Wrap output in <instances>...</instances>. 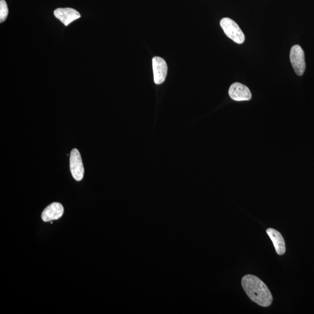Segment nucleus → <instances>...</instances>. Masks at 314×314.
Instances as JSON below:
<instances>
[{"label": "nucleus", "instance_id": "f257e3e1", "mask_svg": "<svg viewBox=\"0 0 314 314\" xmlns=\"http://www.w3.org/2000/svg\"><path fill=\"white\" fill-rule=\"evenodd\" d=\"M242 285L245 293L253 302L263 307L272 304L273 296L269 289L258 277L250 274L243 276Z\"/></svg>", "mask_w": 314, "mask_h": 314}, {"label": "nucleus", "instance_id": "f03ea898", "mask_svg": "<svg viewBox=\"0 0 314 314\" xmlns=\"http://www.w3.org/2000/svg\"><path fill=\"white\" fill-rule=\"evenodd\" d=\"M220 25L225 35L238 44H242L245 36L238 24L229 18H224L220 22Z\"/></svg>", "mask_w": 314, "mask_h": 314}, {"label": "nucleus", "instance_id": "7ed1b4c3", "mask_svg": "<svg viewBox=\"0 0 314 314\" xmlns=\"http://www.w3.org/2000/svg\"><path fill=\"white\" fill-rule=\"evenodd\" d=\"M290 60L295 73L298 76H302L306 70V64L304 52L299 45H295L292 47Z\"/></svg>", "mask_w": 314, "mask_h": 314}, {"label": "nucleus", "instance_id": "20e7f679", "mask_svg": "<svg viewBox=\"0 0 314 314\" xmlns=\"http://www.w3.org/2000/svg\"><path fill=\"white\" fill-rule=\"evenodd\" d=\"M70 170L72 177L77 181H81L84 176L85 169L79 150L74 149L70 155Z\"/></svg>", "mask_w": 314, "mask_h": 314}, {"label": "nucleus", "instance_id": "39448f33", "mask_svg": "<svg viewBox=\"0 0 314 314\" xmlns=\"http://www.w3.org/2000/svg\"><path fill=\"white\" fill-rule=\"evenodd\" d=\"M152 62L154 81L156 84L161 85L164 83L167 76V64L163 58L159 57H154Z\"/></svg>", "mask_w": 314, "mask_h": 314}, {"label": "nucleus", "instance_id": "423d86ee", "mask_svg": "<svg viewBox=\"0 0 314 314\" xmlns=\"http://www.w3.org/2000/svg\"><path fill=\"white\" fill-rule=\"evenodd\" d=\"M229 95L232 100L236 101H249L252 98L250 89L240 83H235L230 86Z\"/></svg>", "mask_w": 314, "mask_h": 314}, {"label": "nucleus", "instance_id": "0eeeda50", "mask_svg": "<svg viewBox=\"0 0 314 314\" xmlns=\"http://www.w3.org/2000/svg\"><path fill=\"white\" fill-rule=\"evenodd\" d=\"M54 14L55 18L59 20L66 26L81 17L78 11L71 8H58L54 11Z\"/></svg>", "mask_w": 314, "mask_h": 314}, {"label": "nucleus", "instance_id": "6e6552de", "mask_svg": "<svg viewBox=\"0 0 314 314\" xmlns=\"http://www.w3.org/2000/svg\"><path fill=\"white\" fill-rule=\"evenodd\" d=\"M64 212L62 204L59 202H53L45 209L42 212V218L45 222L57 220L63 216Z\"/></svg>", "mask_w": 314, "mask_h": 314}, {"label": "nucleus", "instance_id": "1a4fd4ad", "mask_svg": "<svg viewBox=\"0 0 314 314\" xmlns=\"http://www.w3.org/2000/svg\"><path fill=\"white\" fill-rule=\"evenodd\" d=\"M266 232L273 243L276 253L279 255L285 254L286 245L282 234L279 231L273 228L267 229Z\"/></svg>", "mask_w": 314, "mask_h": 314}, {"label": "nucleus", "instance_id": "9d476101", "mask_svg": "<svg viewBox=\"0 0 314 314\" xmlns=\"http://www.w3.org/2000/svg\"><path fill=\"white\" fill-rule=\"evenodd\" d=\"M8 8L7 2L4 0L0 1V22H4L8 17Z\"/></svg>", "mask_w": 314, "mask_h": 314}]
</instances>
